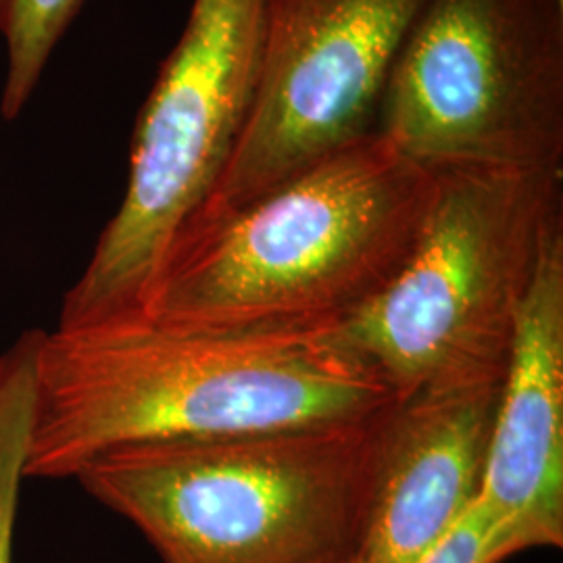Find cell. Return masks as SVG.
Returning <instances> with one entry per match:
<instances>
[{"instance_id":"obj_2","label":"cell","mask_w":563,"mask_h":563,"mask_svg":"<svg viewBox=\"0 0 563 563\" xmlns=\"http://www.w3.org/2000/svg\"><path fill=\"white\" fill-rule=\"evenodd\" d=\"M434 172L380 134L236 211L186 223L144 322L181 332L322 334L397 276L434 199Z\"/></svg>"},{"instance_id":"obj_13","label":"cell","mask_w":563,"mask_h":563,"mask_svg":"<svg viewBox=\"0 0 563 563\" xmlns=\"http://www.w3.org/2000/svg\"><path fill=\"white\" fill-rule=\"evenodd\" d=\"M7 11H9V0H0V32H2V25L7 20Z\"/></svg>"},{"instance_id":"obj_11","label":"cell","mask_w":563,"mask_h":563,"mask_svg":"<svg viewBox=\"0 0 563 563\" xmlns=\"http://www.w3.org/2000/svg\"><path fill=\"white\" fill-rule=\"evenodd\" d=\"M84 0H9L2 36L7 76L0 92L2 120H18L32 101L57 44L76 20Z\"/></svg>"},{"instance_id":"obj_5","label":"cell","mask_w":563,"mask_h":563,"mask_svg":"<svg viewBox=\"0 0 563 563\" xmlns=\"http://www.w3.org/2000/svg\"><path fill=\"white\" fill-rule=\"evenodd\" d=\"M265 0H195L142 104L118 213L67 290L57 330L144 322L163 260L232 159L262 65Z\"/></svg>"},{"instance_id":"obj_10","label":"cell","mask_w":563,"mask_h":563,"mask_svg":"<svg viewBox=\"0 0 563 563\" xmlns=\"http://www.w3.org/2000/svg\"><path fill=\"white\" fill-rule=\"evenodd\" d=\"M38 341L41 330L25 332L0 353V563H13Z\"/></svg>"},{"instance_id":"obj_6","label":"cell","mask_w":563,"mask_h":563,"mask_svg":"<svg viewBox=\"0 0 563 563\" xmlns=\"http://www.w3.org/2000/svg\"><path fill=\"white\" fill-rule=\"evenodd\" d=\"M376 134L428 169H562L563 0H426Z\"/></svg>"},{"instance_id":"obj_1","label":"cell","mask_w":563,"mask_h":563,"mask_svg":"<svg viewBox=\"0 0 563 563\" xmlns=\"http://www.w3.org/2000/svg\"><path fill=\"white\" fill-rule=\"evenodd\" d=\"M397 401L322 334L181 332L151 322L42 332L25 478H76L136 444L365 422Z\"/></svg>"},{"instance_id":"obj_9","label":"cell","mask_w":563,"mask_h":563,"mask_svg":"<svg viewBox=\"0 0 563 563\" xmlns=\"http://www.w3.org/2000/svg\"><path fill=\"white\" fill-rule=\"evenodd\" d=\"M499 390L432 388L384 411L360 563H420L476 505Z\"/></svg>"},{"instance_id":"obj_8","label":"cell","mask_w":563,"mask_h":563,"mask_svg":"<svg viewBox=\"0 0 563 563\" xmlns=\"http://www.w3.org/2000/svg\"><path fill=\"white\" fill-rule=\"evenodd\" d=\"M481 504L522 553L563 544V216L549 225L505 367Z\"/></svg>"},{"instance_id":"obj_4","label":"cell","mask_w":563,"mask_h":563,"mask_svg":"<svg viewBox=\"0 0 563 563\" xmlns=\"http://www.w3.org/2000/svg\"><path fill=\"white\" fill-rule=\"evenodd\" d=\"M420 239L383 292L328 334L397 399L501 383L562 169L439 167Z\"/></svg>"},{"instance_id":"obj_3","label":"cell","mask_w":563,"mask_h":563,"mask_svg":"<svg viewBox=\"0 0 563 563\" xmlns=\"http://www.w3.org/2000/svg\"><path fill=\"white\" fill-rule=\"evenodd\" d=\"M383 413L123 446L76 481L163 563H360Z\"/></svg>"},{"instance_id":"obj_7","label":"cell","mask_w":563,"mask_h":563,"mask_svg":"<svg viewBox=\"0 0 563 563\" xmlns=\"http://www.w3.org/2000/svg\"><path fill=\"white\" fill-rule=\"evenodd\" d=\"M426 0H265L251 115L209 199L216 218L376 134L384 90Z\"/></svg>"},{"instance_id":"obj_12","label":"cell","mask_w":563,"mask_h":563,"mask_svg":"<svg viewBox=\"0 0 563 563\" xmlns=\"http://www.w3.org/2000/svg\"><path fill=\"white\" fill-rule=\"evenodd\" d=\"M516 553L514 543L478 499L420 563H501Z\"/></svg>"}]
</instances>
